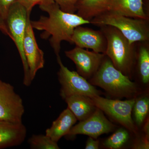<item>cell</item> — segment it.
Instances as JSON below:
<instances>
[{
    "label": "cell",
    "instance_id": "6da1fadb",
    "mask_svg": "<svg viewBox=\"0 0 149 149\" xmlns=\"http://www.w3.org/2000/svg\"><path fill=\"white\" fill-rule=\"evenodd\" d=\"M40 8L48 14L41 16L37 20L30 21L33 29L43 32L40 35L43 39H49L50 44L56 56H59L61 43L63 41L72 44L71 38L76 27L91 23L75 14L65 12L55 2L40 6Z\"/></svg>",
    "mask_w": 149,
    "mask_h": 149
},
{
    "label": "cell",
    "instance_id": "7a4b0ae2",
    "mask_svg": "<svg viewBox=\"0 0 149 149\" xmlns=\"http://www.w3.org/2000/svg\"><path fill=\"white\" fill-rule=\"evenodd\" d=\"M107 42L105 54L115 67L129 78L136 64V48L117 29L109 25L100 26Z\"/></svg>",
    "mask_w": 149,
    "mask_h": 149
},
{
    "label": "cell",
    "instance_id": "3957f363",
    "mask_svg": "<svg viewBox=\"0 0 149 149\" xmlns=\"http://www.w3.org/2000/svg\"><path fill=\"white\" fill-rule=\"evenodd\" d=\"M89 83L118 97H134L138 93L136 83L116 69L106 55Z\"/></svg>",
    "mask_w": 149,
    "mask_h": 149
},
{
    "label": "cell",
    "instance_id": "277c9868",
    "mask_svg": "<svg viewBox=\"0 0 149 149\" xmlns=\"http://www.w3.org/2000/svg\"><path fill=\"white\" fill-rule=\"evenodd\" d=\"M149 19L134 18L106 11L94 17L91 24L109 25L116 28L130 44L149 41Z\"/></svg>",
    "mask_w": 149,
    "mask_h": 149
},
{
    "label": "cell",
    "instance_id": "5b68a950",
    "mask_svg": "<svg viewBox=\"0 0 149 149\" xmlns=\"http://www.w3.org/2000/svg\"><path fill=\"white\" fill-rule=\"evenodd\" d=\"M29 15L31 13H28L26 9L17 1L10 7L5 20L10 38L15 44L21 59L24 70L23 84L27 87L30 86L32 82L23 50V42Z\"/></svg>",
    "mask_w": 149,
    "mask_h": 149
},
{
    "label": "cell",
    "instance_id": "8992f818",
    "mask_svg": "<svg viewBox=\"0 0 149 149\" xmlns=\"http://www.w3.org/2000/svg\"><path fill=\"white\" fill-rule=\"evenodd\" d=\"M60 68L58 72L61 85L60 95L64 100L72 95H79L90 97L100 96V92L77 72L71 71L65 66L59 55L56 56Z\"/></svg>",
    "mask_w": 149,
    "mask_h": 149
},
{
    "label": "cell",
    "instance_id": "52a82bcc",
    "mask_svg": "<svg viewBox=\"0 0 149 149\" xmlns=\"http://www.w3.org/2000/svg\"><path fill=\"white\" fill-rule=\"evenodd\" d=\"M91 98L96 107L129 131L137 133V127L131 117L136 98L121 101L105 98L100 95Z\"/></svg>",
    "mask_w": 149,
    "mask_h": 149
},
{
    "label": "cell",
    "instance_id": "ba28073f",
    "mask_svg": "<svg viewBox=\"0 0 149 149\" xmlns=\"http://www.w3.org/2000/svg\"><path fill=\"white\" fill-rule=\"evenodd\" d=\"M24 111L22 99L13 86L0 80V120L21 123Z\"/></svg>",
    "mask_w": 149,
    "mask_h": 149
},
{
    "label": "cell",
    "instance_id": "9c48e42d",
    "mask_svg": "<svg viewBox=\"0 0 149 149\" xmlns=\"http://www.w3.org/2000/svg\"><path fill=\"white\" fill-rule=\"evenodd\" d=\"M65 56L74 62L77 72L85 79H90L97 71L106 55L89 51L76 46L65 52Z\"/></svg>",
    "mask_w": 149,
    "mask_h": 149
},
{
    "label": "cell",
    "instance_id": "30bf717a",
    "mask_svg": "<svg viewBox=\"0 0 149 149\" xmlns=\"http://www.w3.org/2000/svg\"><path fill=\"white\" fill-rule=\"evenodd\" d=\"M115 127L104 116L103 112L97 108L90 117L72 126L67 136H74L81 134L87 135L94 139H97L100 135L111 132Z\"/></svg>",
    "mask_w": 149,
    "mask_h": 149
},
{
    "label": "cell",
    "instance_id": "8fae6325",
    "mask_svg": "<svg viewBox=\"0 0 149 149\" xmlns=\"http://www.w3.org/2000/svg\"><path fill=\"white\" fill-rule=\"evenodd\" d=\"M30 15H28L27 19L23 42V50L29 67L30 78L33 81L37 71L44 68L45 60L44 52L39 48L35 38L30 22Z\"/></svg>",
    "mask_w": 149,
    "mask_h": 149
},
{
    "label": "cell",
    "instance_id": "7c38bea8",
    "mask_svg": "<svg viewBox=\"0 0 149 149\" xmlns=\"http://www.w3.org/2000/svg\"><path fill=\"white\" fill-rule=\"evenodd\" d=\"M71 41L77 47L91 49L96 52L105 54L106 51V38L101 30L78 26L74 29Z\"/></svg>",
    "mask_w": 149,
    "mask_h": 149
},
{
    "label": "cell",
    "instance_id": "4fadbf2b",
    "mask_svg": "<svg viewBox=\"0 0 149 149\" xmlns=\"http://www.w3.org/2000/svg\"><path fill=\"white\" fill-rule=\"evenodd\" d=\"M27 130L22 123L0 120V149L17 146L26 139Z\"/></svg>",
    "mask_w": 149,
    "mask_h": 149
},
{
    "label": "cell",
    "instance_id": "5bb4252c",
    "mask_svg": "<svg viewBox=\"0 0 149 149\" xmlns=\"http://www.w3.org/2000/svg\"><path fill=\"white\" fill-rule=\"evenodd\" d=\"M143 0H110L107 11L134 18L149 19Z\"/></svg>",
    "mask_w": 149,
    "mask_h": 149
},
{
    "label": "cell",
    "instance_id": "9a60e30c",
    "mask_svg": "<svg viewBox=\"0 0 149 149\" xmlns=\"http://www.w3.org/2000/svg\"><path fill=\"white\" fill-rule=\"evenodd\" d=\"M77 119L68 108L62 112L58 117L46 130V135L56 143L63 136L67 135Z\"/></svg>",
    "mask_w": 149,
    "mask_h": 149
},
{
    "label": "cell",
    "instance_id": "2e32d148",
    "mask_svg": "<svg viewBox=\"0 0 149 149\" xmlns=\"http://www.w3.org/2000/svg\"><path fill=\"white\" fill-rule=\"evenodd\" d=\"M68 108L75 116L77 120L82 121L90 117L97 107L93 103L91 98L82 95L68 96L64 99Z\"/></svg>",
    "mask_w": 149,
    "mask_h": 149
},
{
    "label": "cell",
    "instance_id": "e0dca14e",
    "mask_svg": "<svg viewBox=\"0 0 149 149\" xmlns=\"http://www.w3.org/2000/svg\"><path fill=\"white\" fill-rule=\"evenodd\" d=\"M110 0H80L77 5V15L90 21L107 11Z\"/></svg>",
    "mask_w": 149,
    "mask_h": 149
},
{
    "label": "cell",
    "instance_id": "ac0fdd59",
    "mask_svg": "<svg viewBox=\"0 0 149 149\" xmlns=\"http://www.w3.org/2000/svg\"><path fill=\"white\" fill-rule=\"evenodd\" d=\"M149 41L139 42L136 45V60L138 61V68L141 80L144 84L149 82Z\"/></svg>",
    "mask_w": 149,
    "mask_h": 149
},
{
    "label": "cell",
    "instance_id": "d6986e66",
    "mask_svg": "<svg viewBox=\"0 0 149 149\" xmlns=\"http://www.w3.org/2000/svg\"><path fill=\"white\" fill-rule=\"evenodd\" d=\"M30 148L33 149H59L57 143L47 135H33L28 140Z\"/></svg>",
    "mask_w": 149,
    "mask_h": 149
},
{
    "label": "cell",
    "instance_id": "ffe728a7",
    "mask_svg": "<svg viewBox=\"0 0 149 149\" xmlns=\"http://www.w3.org/2000/svg\"><path fill=\"white\" fill-rule=\"evenodd\" d=\"M129 134L127 130L120 128L110 136L104 142L103 145L108 148H120L128 141Z\"/></svg>",
    "mask_w": 149,
    "mask_h": 149
},
{
    "label": "cell",
    "instance_id": "44dd1931",
    "mask_svg": "<svg viewBox=\"0 0 149 149\" xmlns=\"http://www.w3.org/2000/svg\"><path fill=\"white\" fill-rule=\"evenodd\" d=\"M133 107L136 124L138 126H141L143 123L149 112L148 97H143L139 100H136Z\"/></svg>",
    "mask_w": 149,
    "mask_h": 149
},
{
    "label": "cell",
    "instance_id": "7402d4cb",
    "mask_svg": "<svg viewBox=\"0 0 149 149\" xmlns=\"http://www.w3.org/2000/svg\"><path fill=\"white\" fill-rule=\"evenodd\" d=\"M62 10L68 13L74 14L77 11V5L80 0H54Z\"/></svg>",
    "mask_w": 149,
    "mask_h": 149
},
{
    "label": "cell",
    "instance_id": "603a6c76",
    "mask_svg": "<svg viewBox=\"0 0 149 149\" xmlns=\"http://www.w3.org/2000/svg\"><path fill=\"white\" fill-rule=\"evenodd\" d=\"M27 10L28 13H31L32 8L37 5L39 6L49 4L54 2V0H17Z\"/></svg>",
    "mask_w": 149,
    "mask_h": 149
},
{
    "label": "cell",
    "instance_id": "cb8c5ba5",
    "mask_svg": "<svg viewBox=\"0 0 149 149\" xmlns=\"http://www.w3.org/2000/svg\"><path fill=\"white\" fill-rule=\"evenodd\" d=\"M17 0H0V15L5 21L10 7Z\"/></svg>",
    "mask_w": 149,
    "mask_h": 149
},
{
    "label": "cell",
    "instance_id": "d4e9b609",
    "mask_svg": "<svg viewBox=\"0 0 149 149\" xmlns=\"http://www.w3.org/2000/svg\"><path fill=\"white\" fill-rule=\"evenodd\" d=\"M100 142L97 140H95L93 138L89 137L85 148L86 149H99Z\"/></svg>",
    "mask_w": 149,
    "mask_h": 149
},
{
    "label": "cell",
    "instance_id": "484cf974",
    "mask_svg": "<svg viewBox=\"0 0 149 149\" xmlns=\"http://www.w3.org/2000/svg\"><path fill=\"white\" fill-rule=\"evenodd\" d=\"M149 138L145 136V138L139 141L134 147L135 149H149Z\"/></svg>",
    "mask_w": 149,
    "mask_h": 149
},
{
    "label": "cell",
    "instance_id": "4316f807",
    "mask_svg": "<svg viewBox=\"0 0 149 149\" xmlns=\"http://www.w3.org/2000/svg\"><path fill=\"white\" fill-rule=\"evenodd\" d=\"M0 31L4 35L8 36L10 38V35L6 24V22L0 15Z\"/></svg>",
    "mask_w": 149,
    "mask_h": 149
},
{
    "label": "cell",
    "instance_id": "83f0119b",
    "mask_svg": "<svg viewBox=\"0 0 149 149\" xmlns=\"http://www.w3.org/2000/svg\"><path fill=\"white\" fill-rule=\"evenodd\" d=\"M149 120L146 121L144 127V131L146 133V137L149 138Z\"/></svg>",
    "mask_w": 149,
    "mask_h": 149
}]
</instances>
